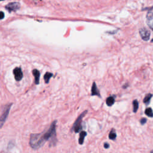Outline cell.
<instances>
[{
  "label": "cell",
  "instance_id": "23",
  "mask_svg": "<svg viewBox=\"0 0 153 153\" xmlns=\"http://www.w3.org/2000/svg\"><path fill=\"white\" fill-rule=\"evenodd\" d=\"M4 1V0H0V1Z\"/></svg>",
  "mask_w": 153,
  "mask_h": 153
},
{
  "label": "cell",
  "instance_id": "15",
  "mask_svg": "<svg viewBox=\"0 0 153 153\" xmlns=\"http://www.w3.org/2000/svg\"><path fill=\"white\" fill-rule=\"evenodd\" d=\"M133 112H136L138 109V107H139V104H138L137 100L133 101Z\"/></svg>",
  "mask_w": 153,
  "mask_h": 153
},
{
  "label": "cell",
  "instance_id": "7",
  "mask_svg": "<svg viewBox=\"0 0 153 153\" xmlns=\"http://www.w3.org/2000/svg\"><path fill=\"white\" fill-rule=\"evenodd\" d=\"M98 96L99 97H101L100 93H99V91L97 88L96 84L95 83H93V85H92V96Z\"/></svg>",
  "mask_w": 153,
  "mask_h": 153
},
{
  "label": "cell",
  "instance_id": "8",
  "mask_svg": "<svg viewBox=\"0 0 153 153\" xmlns=\"http://www.w3.org/2000/svg\"><path fill=\"white\" fill-rule=\"evenodd\" d=\"M32 73L34 76L35 77V83L36 84H38L40 82V71H38L37 69H34L32 71Z\"/></svg>",
  "mask_w": 153,
  "mask_h": 153
},
{
  "label": "cell",
  "instance_id": "13",
  "mask_svg": "<svg viewBox=\"0 0 153 153\" xmlns=\"http://www.w3.org/2000/svg\"><path fill=\"white\" fill-rule=\"evenodd\" d=\"M145 113L147 116H148L149 117H153V111L151 108H147V109L145 110Z\"/></svg>",
  "mask_w": 153,
  "mask_h": 153
},
{
  "label": "cell",
  "instance_id": "6",
  "mask_svg": "<svg viewBox=\"0 0 153 153\" xmlns=\"http://www.w3.org/2000/svg\"><path fill=\"white\" fill-rule=\"evenodd\" d=\"M13 73L16 81L21 80L22 78H23V73H22V70L20 68H16L14 69Z\"/></svg>",
  "mask_w": 153,
  "mask_h": 153
},
{
  "label": "cell",
  "instance_id": "21",
  "mask_svg": "<svg viewBox=\"0 0 153 153\" xmlns=\"http://www.w3.org/2000/svg\"><path fill=\"white\" fill-rule=\"evenodd\" d=\"M151 153H153V151H152L151 152Z\"/></svg>",
  "mask_w": 153,
  "mask_h": 153
},
{
  "label": "cell",
  "instance_id": "3",
  "mask_svg": "<svg viewBox=\"0 0 153 153\" xmlns=\"http://www.w3.org/2000/svg\"><path fill=\"white\" fill-rule=\"evenodd\" d=\"M12 105V104L7 105L4 110L3 114H2L1 117H0V128H1L4 126V124L5 121H6L7 117L8 116L9 112H10V110Z\"/></svg>",
  "mask_w": 153,
  "mask_h": 153
},
{
  "label": "cell",
  "instance_id": "2",
  "mask_svg": "<svg viewBox=\"0 0 153 153\" xmlns=\"http://www.w3.org/2000/svg\"><path fill=\"white\" fill-rule=\"evenodd\" d=\"M87 110L84 111L83 112H82V113L79 115V117L77 118V119L76 120V121H75V123H74L73 129H73V130H74L75 133H78L82 129V119L85 116L86 114H87Z\"/></svg>",
  "mask_w": 153,
  "mask_h": 153
},
{
  "label": "cell",
  "instance_id": "18",
  "mask_svg": "<svg viewBox=\"0 0 153 153\" xmlns=\"http://www.w3.org/2000/svg\"><path fill=\"white\" fill-rule=\"evenodd\" d=\"M4 13L3 12H0V20L4 19Z\"/></svg>",
  "mask_w": 153,
  "mask_h": 153
},
{
  "label": "cell",
  "instance_id": "14",
  "mask_svg": "<svg viewBox=\"0 0 153 153\" xmlns=\"http://www.w3.org/2000/svg\"><path fill=\"white\" fill-rule=\"evenodd\" d=\"M116 136H117V134H116V133L115 130L112 129L110 133L109 134V138L111 140H114L116 138Z\"/></svg>",
  "mask_w": 153,
  "mask_h": 153
},
{
  "label": "cell",
  "instance_id": "10",
  "mask_svg": "<svg viewBox=\"0 0 153 153\" xmlns=\"http://www.w3.org/2000/svg\"><path fill=\"white\" fill-rule=\"evenodd\" d=\"M114 102H115V99H114V97L112 96H110V97H108V98L106 99V104L108 106H111L114 104Z\"/></svg>",
  "mask_w": 153,
  "mask_h": 153
},
{
  "label": "cell",
  "instance_id": "16",
  "mask_svg": "<svg viewBox=\"0 0 153 153\" xmlns=\"http://www.w3.org/2000/svg\"><path fill=\"white\" fill-rule=\"evenodd\" d=\"M147 18L148 20H151L153 19V12H148L147 13Z\"/></svg>",
  "mask_w": 153,
  "mask_h": 153
},
{
  "label": "cell",
  "instance_id": "12",
  "mask_svg": "<svg viewBox=\"0 0 153 153\" xmlns=\"http://www.w3.org/2000/svg\"><path fill=\"white\" fill-rule=\"evenodd\" d=\"M152 96V95L151 94H148L145 97L144 99H143V103L145 104L146 105H148L149 103L150 102V100L151 99V97Z\"/></svg>",
  "mask_w": 153,
  "mask_h": 153
},
{
  "label": "cell",
  "instance_id": "17",
  "mask_svg": "<svg viewBox=\"0 0 153 153\" xmlns=\"http://www.w3.org/2000/svg\"><path fill=\"white\" fill-rule=\"evenodd\" d=\"M140 122H141V124H144L145 123H146L147 122V119H145V118H143V119H142L141 120V121H140Z\"/></svg>",
  "mask_w": 153,
  "mask_h": 153
},
{
  "label": "cell",
  "instance_id": "4",
  "mask_svg": "<svg viewBox=\"0 0 153 153\" xmlns=\"http://www.w3.org/2000/svg\"><path fill=\"white\" fill-rule=\"evenodd\" d=\"M20 6H21V5L19 3L14 2V3H10L8 4H7L5 6V8L8 10L9 12L11 13L12 12H16L20 8Z\"/></svg>",
  "mask_w": 153,
  "mask_h": 153
},
{
  "label": "cell",
  "instance_id": "19",
  "mask_svg": "<svg viewBox=\"0 0 153 153\" xmlns=\"http://www.w3.org/2000/svg\"><path fill=\"white\" fill-rule=\"evenodd\" d=\"M104 147H105V148H108L110 147V145L108 144V143H105V144H104Z\"/></svg>",
  "mask_w": 153,
  "mask_h": 153
},
{
  "label": "cell",
  "instance_id": "20",
  "mask_svg": "<svg viewBox=\"0 0 153 153\" xmlns=\"http://www.w3.org/2000/svg\"><path fill=\"white\" fill-rule=\"evenodd\" d=\"M149 26H150V28L153 31V23H150V24H149Z\"/></svg>",
  "mask_w": 153,
  "mask_h": 153
},
{
  "label": "cell",
  "instance_id": "11",
  "mask_svg": "<svg viewBox=\"0 0 153 153\" xmlns=\"http://www.w3.org/2000/svg\"><path fill=\"white\" fill-rule=\"evenodd\" d=\"M52 76H53L52 73H46L45 74V75H44V80H45L46 83H49L50 79V78Z\"/></svg>",
  "mask_w": 153,
  "mask_h": 153
},
{
  "label": "cell",
  "instance_id": "22",
  "mask_svg": "<svg viewBox=\"0 0 153 153\" xmlns=\"http://www.w3.org/2000/svg\"><path fill=\"white\" fill-rule=\"evenodd\" d=\"M151 42H153V39L152 40V41H151Z\"/></svg>",
  "mask_w": 153,
  "mask_h": 153
},
{
  "label": "cell",
  "instance_id": "5",
  "mask_svg": "<svg viewBox=\"0 0 153 153\" xmlns=\"http://www.w3.org/2000/svg\"><path fill=\"white\" fill-rule=\"evenodd\" d=\"M139 34L142 39L144 41H148L150 37V32L146 28H141L139 30Z\"/></svg>",
  "mask_w": 153,
  "mask_h": 153
},
{
  "label": "cell",
  "instance_id": "9",
  "mask_svg": "<svg viewBox=\"0 0 153 153\" xmlns=\"http://www.w3.org/2000/svg\"><path fill=\"white\" fill-rule=\"evenodd\" d=\"M87 136V133L85 131H82L80 132V136H79V139H78V143H80V145H83V143H84V138Z\"/></svg>",
  "mask_w": 153,
  "mask_h": 153
},
{
  "label": "cell",
  "instance_id": "1",
  "mask_svg": "<svg viewBox=\"0 0 153 153\" xmlns=\"http://www.w3.org/2000/svg\"><path fill=\"white\" fill-rule=\"evenodd\" d=\"M56 121H53L47 130L41 133H32L30 136L29 145L34 150H38L43 147L46 142L50 141L55 144L56 141Z\"/></svg>",
  "mask_w": 153,
  "mask_h": 153
}]
</instances>
